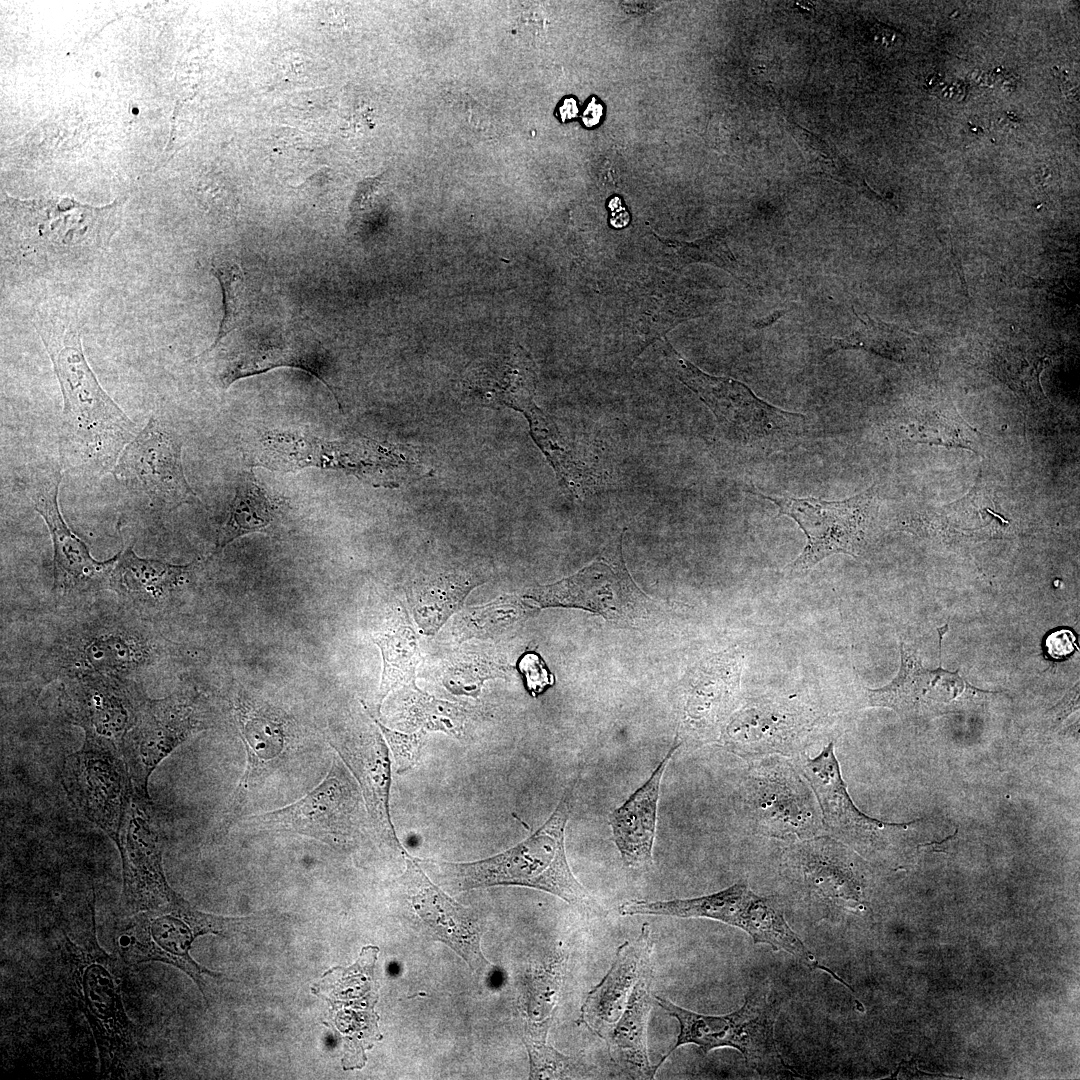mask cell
I'll return each instance as SVG.
<instances>
[{
    "mask_svg": "<svg viewBox=\"0 0 1080 1080\" xmlns=\"http://www.w3.org/2000/svg\"><path fill=\"white\" fill-rule=\"evenodd\" d=\"M35 327L60 384L68 437L88 459L111 463L136 436V426L96 379L76 318L67 309H45L37 313Z\"/></svg>",
    "mask_w": 1080,
    "mask_h": 1080,
    "instance_id": "6da1fadb",
    "label": "cell"
},
{
    "mask_svg": "<svg viewBox=\"0 0 1080 1080\" xmlns=\"http://www.w3.org/2000/svg\"><path fill=\"white\" fill-rule=\"evenodd\" d=\"M576 781L566 787L547 821L514 847L473 862L419 858L418 862L438 884L454 892L517 885L548 892L572 905L588 904L591 898L569 867L564 842Z\"/></svg>",
    "mask_w": 1080,
    "mask_h": 1080,
    "instance_id": "7a4b0ae2",
    "label": "cell"
},
{
    "mask_svg": "<svg viewBox=\"0 0 1080 1080\" xmlns=\"http://www.w3.org/2000/svg\"><path fill=\"white\" fill-rule=\"evenodd\" d=\"M769 989L751 988L742 1007L726 1015H703L654 996V1001L679 1023L675 1045L654 1066L657 1071L671 1053L686 1044L698 1046L704 1054L731 1047L738 1050L748 1067L761 1076L778 1078L797 1075L781 1057L774 1038L778 1004L770 1001Z\"/></svg>",
    "mask_w": 1080,
    "mask_h": 1080,
    "instance_id": "3957f363",
    "label": "cell"
},
{
    "mask_svg": "<svg viewBox=\"0 0 1080 1080\" xmlns=\"http://www.w3.org/2000/svg\"><path fill=\"white\" fill-rule=\"evenodd\" d=\"M667 363L675 376L711 410L724 435L746 447L771 449L796 439L805 416L767 403L740 381L709 375L666 340Z\"/></svg>",
    "mask_w": 1080,
    "mask_h": 1080,
    "instance_id": "277c9868",
    "label": "cell"
},
{
    "mask_svg": "<svg viewBox=\"0 0 1080 1080\" xmlns=\"http://www.w3.org/2000/svg\"><path fill=\"white\" fill-rule=\"evenodd\" d=\"M117 940V951L127 964L158 961L185 972L197 984L204 999V976L220 978L221 974L200 966L190 955L194 940L205 934L230 937L242 931L253 917L227 918L201 912L180 897L165 910L147 911L133 915Z\"/></svg>",
    "mask_w": 1080,
    "mask_h": 1080,
    "instance_id": "5b68a950",
    "label": "cell"
},
{
    "mask_svg": "<svg viewBox=\"0 0 1080 1080\" xmlns=\"http://www.w3.org/2000/svg\"><path fill=\"white\" fill-rule=\"evenodd\" d=\"M621 916L660 915L680 918H708L747 932L755 943L783 950L810 968L823 966L791 929L780 906L754 893L746 884H734L719 892L669 901L630 900L618 907Z\"/></svg>",
    "mask_w": 1080,
    "mask_h": 1080,
    "instance_id": "8992f818",
    "label": "cell"
},
{
    "mask_svg": "<svg viewBox=\"0 0 1080 1080\" xmlns=\"http://www.w3.org/2000/svg\"><path fill=\"white\" fill-rule=\"evenodd\" d=\"M72 954V980L79 1006L92 1030L102 1074H117L129 1063L135 1047L133 1025L112 972L116 958L106 954L92 937L87 950L67 939Z\"/></svg>",
    "mask_w": 1080,
    "mask_h": 1080,
    "instance_id": "52a82bcc",
    "label": "cell"
},
{
    "mask_svg": "<svg viewBox=\"0 0 1080 1080\" xmlns=\"http://www.w3.org/2000/svg\"><path fill=\"white\" fill-rule=\"evenodd\" d=\"M46 214L30 211L19 227L5 235L2 253L5 259L36 270L70 267L92 260L108 246L110 228L102 226L95 212L69 218L68 214L44 208Z\"/></svg>",
    "mask_w": 1080,
    "mask_h": 1080,
    "instance_id": "ba28073f",
    "label": "cell"
},
{
    "mask_svg": "<svg viewBox=\"0 0 1080 1080\" xmlns=\"http://www.w3.org/2000/svg\"><path fill=\"white\" fill-rule=\"evenodd\" d=\"M758 495L778 507V516L792 518L806 536L803 551L788 566L792 573L804 572L833 554L856 556L876 496L873 487L838 501Z\"/></svg>",
    "mask_w": 1080,
    "mask_h": 1080,
    "instance_id": "9c48e42d",
    "label": "cell"
},
{
    "mask_svg": "<svg viewBox=\"0 0 1080 1080\" xmlns=\"http://www.w3.org/2000/svg\"><path fill=\"white\" fill-rule=\"evenodd\" d=\"M116 845L122 861L124 912L165 910L181 897L168 884L157 817L149 796L133 791Z\"/></svg>",
    "mask_w": 1080,
    "mask_h": 1080,
    "instance_id": "30bf717a",
    "label": "cell"
},
{
    "mask_svg": "<svg viewBox=\"0 0 1080 1080\" xmlns=\"http://www.w3.org/2000/svg\"><path fill=\"white\" fill-rule=\"evenodd\" d=\"M61 777L74 806L116 842L134 791L121 750L85 739L66 757Z\"/></svg>",
    "mask_w": 1080,
    "mask_h": 1080,
    "instance_id": "8fae6325",
    "label": "cell"
},
{
    "mask_svg": "<svg viewBox=\"0 0 1080 1080\" xmlns=\"http://www.w3.org/2000/svg\"><path fill=\"white\" fill-rule=\"evenodd\" d=\"M206 720L203 707L191 696L147 700L121 746L134 791L149 796L154 769L188 737L206 728Z\"/></svg>",
    "mask_w": 1080,
    "mask_h": 1080,
    "instance_id": "7c38bea8",
    "label": "cell"
},
{
    "mask_svg": "<svg viewBox=\"0 0 1080 1080\" xmlns=\"http://www.w3.org/2000/svg\"><path fill=\"white\" fill-rule=\"evenodd\" d=\"M403 857L406 867L398 882L423 930L455 951L473 973L484 978L492 976L496 967L482 952V925L477 913L432 882L418 858L407 852Z\"/></svg>",
    "mask_w": 1080,
    "mask_h": 1080,
    "instance_id": "4fadbf2b",
    "label": "cell"
},
{
    "mask_svg": "<svg viewBox=\"0 0 1080 1080\" xmlns=\"http://www.w3.org/2000/svg\"><path fill=\"white\" fill-rule=\"evenodd\" d=\"M182 444L156 419L125 446L114 475L131 492L146 496L151 503L175 508L191 498H198L183 470Z\"/></svg>",
    "mask_w": 1080,
    "mask_h": 1080,
    "instance_id": "5bb4252c",
    "label": "cell"
},
{
    "mask_svg": "<svg viewBox=\"0 0 1080 1080\" xmlns=\"http://www.w3.org/2000/svg\"><path fill=\"white\" fill-rule=\"evenodd\" d=\"M248 824L261 830L287 831L331 845L350 841L358 832V795L336 766L299 801L281 809L249 816Z\"/></svg>",
    "mask_w": 1080,
    "mask_h": 1080,
    "instance_id": "9a60e30c",
    "label": "cell"
},
{
    "mask_svg": "<svg viewBox=\"0 0 1080 1080\" xmlns=\"http://www.w3.org/2000/svg\"><path fill=\"white\" fill-rule=\"evenodd\" d=\"M147 700L133 683L103 674L78 677L61 696L68 720L84 730L86 740L120 750Z\"/></svg>",
    "mask_w": 1080,
    "mask_h": 1080,
    "instance_id": "2e32d148",
    "label": "cell"
},
{
    "mask_svg": "<svg viewBox=\"0 0 1080 1080\" xmlns=\"http://www.w3.org/2000/svg\"><path fill=\"white\" fill-rule=\"evenodd\" d=\"M61 472L53 471L33 483L30 498L35 510L47 524L54 547V586L59 589L84 588L111 577L118 554L106 561H97L86 544L66 525L58 507Z\"/></svg>",
    "mask_w": 1080,
    "mask_h": 1080,
    "instance_id": "e0dca14e",
    "label": "cell"
},
{
    "mask_svg": "<svg viewBox=\"0 0 1080 1080\" xmlns=\"http://www.w3.org/2000/svg\"><path fill=\"white\" fill-rule=\"evenodd\" d=\"M651 929L644 923L633 940L620 945L606 975L587 994L580 1020L598 1037L609 1040L645 962L651 958Z\"/></svg>",
    "mask_w": 1080,
    "mask_h": 1080,
    "instance_id": "ac0fdd59",
    "label": "cell"
},
{
    "mask_svg": "<svg viewBox=\"0 0 1080 1080\" xmlns=\"http://www.w3.org/2000/svg\"><path fill=\"white\" fill-rule=\"evenodd\" d=\"M809 728L805 714L788 704L752 703L734 717L725 744L745 758L788 753L798 748Z\"/></svg>",
    "mask_w": 1080,
    "mask_h": 1080,
    "instance_id": "d6986e66",
    "label": "cell"
},
{
    "mask_svg": "<svg viewBox=\"0 0 1080 1080\" xmlns=\"http://www.w3.org/2000/svg\"><path fill=\"white\" fill-rule=\"evenodd\" d=\"M901 666L898 675L888 685L866 690L870 706L887 707L902 716L948 704L971 688L957 672L939 667L930 671L922 667L919 658L901 644Z\"/></svg>",
    "mask_w": 1080,
    "mask_h": 1080,
    "instance_id": "ffe728a7",
    "label": "cell"
},
{
    "mask_svg": "<svg viewBox=\"0 0 1080 1080\" xmlns=\"http://www.w3.org/2000/svg\"><path fill=\"white\" fill-rule=\"evenodd\" d=\"M331 744L358 780L375 832L389 847L402 855L406 853L391 821L390 760L381 736L375 732L369 738L332 740Z\"/></svg>",
    "mask_w": 1080,
    "mask_h": 1080,
    "instance_id": "44dd1931",
    "label": "cell"
},
{
    "mask_svg": "<svg viewBox=\"0 0 1080 1080\" xmlns=\"http://www.w3.org/2000/svg\"><path fill=\"white\" fill-rule=\"evenodd\" d=\"M805 777L814 790L828 829L850 841L867 840L896 824L885 823L861 812L853 803L842 779L833 742L815 758L802 763Z\"/></svg>",
    "mask_w": 1080,
    "mask_h": 1080,
    "instance_id": "7402d4cb",
    "label": "cell"
},
{
    "mask_svg": "<svg viewBox=\"0 0 1080 1080\" xmlns=\"http://www.w3.org/2000/svg\"><path fill=\"white\" fill-rule=\"evenodd\" d=\"M678 746L675 742L649 779L609 815L615 844L628 868L647 869L652 864L661 779Z\"/></svg>",
    "mask_w": 1080,
    "mask_h": 1080,
    "instance_id": "603a6c76",
    "label": "cell"
},
{
    "mask_svg": "<svg viewBox=\"0 0 1080 1080\" xmlns=\"http://www.w3.org/2000/svg\"><path fill=\"white\" fill-rule=\"evenodd\" d=\"M278 367L304 370L318 378L333 393L327 381V363L317 344L301 337L277 336L241 344L227 356L220 381L224 388L235 381Z\"/></svg>",
    "mask_w": 1080,
    "mask_h": 1080,
    "instance_id": "cb8c5ba5",
    "label": "cell"
},
{
    "mask_svg": "<svg viewBox=\"0 0 1080 1080\" xmlns=\"http://www.w3.org/2000/svg\"><path fill=\"white\" fill-rule=\"evenodd\" d=\"M653 964L648 959L634 985L627 1004L607 1041L614 1061L633 1078L652 1079L656 1074L647 1052L648 1018L652 995Z\"/></svg>",
    "mask_w": 1080,
    "mask_h": 1080,
    "instance_id": "d4e9b609",
    "label": "cell"
},
{
    "mask_svg": "<svg viewBox=\"0 0 1080 1080\" xmlns=\"http://www.w3.org/2000/svg\"><path fill=\"white\" fill-rule=\"evenodd\" d=\"M467 379L470 390L485 404H504L523 414L536 406V367L521 346L473 368Z\"/></svg>",
    "mask_w": 1080,
    "mask_h": 1080,
    "instance_id": "484cf974",
    "label": "cell"
},
{
    "mask_svg": "<svg viewBox=\"0 0 1080 1080\" xmlns=\"http://www.w3.org/2000/svg\"><path fill=\"white\" fill-rule=\"evenodd\" d=\"M481 579L467 572H445L421 580L413 589V614L425 634H434L463 604L465 597Z\"/></svg>",
    "mask_w": 1080,
    "mask_h": 1080,
    "instance_id": "4316f807",
    "label": "cell"
},
{
    "mask_svg": "<svg viewBox=\"0 0 1080 1080\" xmlns=\"http://www.w3.org/2000/svg\"><path fill=\"white\" fill-rule=\"evenodd\" d=\"M238 721L247 748V767L239 794L236 795V809L245 800V794L253 785L254 779L269 769V763L281 755L285 745L283 722L268 709L238 712Z\"/></svg>",
    "mask_w": 1080,
    "mask_h": 1080,
    "instance_id": "83f0119b",
    "label": "cell"
},
{
    "mask_svg": "<svg viewBox=\"0 0 1080 1080\" xmlns=\"http://www.w3.org/2000/svg\"><path fill=\"white\" fill-rule=\"evenodd\" d=\"M278 505L252 472L244 475L231 501L229 515L217 540V551L235 539L267 529L275 520Z\"/></svg>",
    "mask_w": 1080,
    "mask_h": 1080,
    "instance_id": "f1b7e54d",
    "label": "cell"
},
{
    "mask_svg": "<svg viewBox=\"0 0 1080 1080\" xmlns=\"http://www.w3.org/2000/svg\"><path fill=\"white\" fill-rule=\"evenodd\" d=\"M189 567L140 558L129 547L118 553L110 582L124 592L157 598L180 583Z\"/></svg>",
    "mask_w": 1080,
    "mask_h": 1080,
    "instance_id": "f546056e",
    "label": "cell"
},
{
    "mask_svg": "<svg viewBox=\"0 0 1080 1080\" xmlns=\"http://www.w3.org/2000/svg\"><path fill=\"white\" fill-rule=\"evenodd\" d=\"M373 641L381 650L384 665L379 689L380 707L388 693L399 685L415 687L419 647L413 628L404 622L374 635Z\"/></svg>",
    "mask_w": 1080,
    "mask_h": 1080,
    "instance_id": "4dcf8cb0",
    "label": "cell"
},
{
    "mask_svg": "<svg viewBox=\"0 0 1080 1080\" xmlns=\"http://www.w3.org/2000/svg\"><path fill=\"white\" fill-rule=\"evenodd\" d=\"M859 326L850 335L833 339L832 351L864 349L882 357L907 362L915 350L917 335L894 324L858 315Z\"/></svg>",
    "mask_w": 1080,
    "mask_h": 1080,
    "instance_id": "1f68e13d",
    "label": "cell"
},
{
    "mask_svg": "<svg viewBox=\"0 0 1080 1080\" xmlns=\"http://www.w3.org/2000/svg\"><path fill=\"white\" fill-rule=\"evenodd\" d=\"M564 967V959L557 957L532 973L524 996L523 1030H549L556 1009Z\"/></svg>",
    "mask_w": 1080,
    "mask_h": 1080,
    "instance_id": "d6a6232c",
    "label": "cell"
},
{
    "mask_svg": "<svg viewBox=\"0 0 1080 1080\" xmlns=\"http://www.w3.org/2000/svg\"><path fill=\"white\" fill-rule=\"evenodd\" d=\"M408 712L412 722L421 729L441 731L458 739L466 737L472 715L470 709L436 699L416 686L413 688Z\"/></svg>",
    "mask_w": 1080,
    "mask_h": 1080,
    "instance_id": "836d02e7",
    "label": "cell"
},
{
    "mask_svg": "<svg viewBox=\"0 0 1080 1080\" xmlns=\"http://www.w3.org/2000/svg\"><path fill=\"white\" fill-rule=\"evenodd\" d=\"M521 614L520 603L504 596L461 613L454 625V633L459 640L494 637L518 620Z\"/></svg>",
    "mask_w": 1080,
    "mask_h": 1080,
    "instance_id": "e575fe53",
    "label": "cell"
},
{
    "mask_svg": "<svg viewBox=\"0 0 1080 1080\" xmlns=\"http://www.w3.org/2000/svg\"><path fill=\"white\" fill-rule=\"evenodd\" d=\"M212 274L219 281L223 292L224 314L212 351L245 319L249 310V295L242 268L234 261L218 259L211 264Z\"/></svg>",
    "mask_w": 1080,
    "mask_h": 1080,
    "instance_id": "d590c367",
    "label": "cell"
},
{
    "mask_svg": "<svg viewBox=\"0 0 1080 1080\" xmlns=\"http://www.w3.org/2000/svg\"><path fill=\"white\" fill-rule=\"evenodd\" d=\"M530 1079H583L594 1074L584 1059L562 1054L547 1044V1036L523 1035Z\"/></svg>",
    "mask_w": 1080,
    "mask_h": 1080,
    "instance_id": "8d00e7d4",
    "label": "cell"
},
{
    "mask_svg": "<svg viewBox=\"0 0 1080 1080\" xmlns=\"http://www.w3.org/2000/svg\"><path fill=\"white\" fill-rule=\"evenodd\" d=\"M503 667L485 655L462 654L445 666L442 683L453 694L477 697L485 680L502 676Z\"/></svg>",
    "mask_w": 1080,
    "mask_h": 1080,
    "instance_id": "74e56055",
    "label": "cell"
},
{
    "mask_svg": "<svg viewBox=\"0 0 1080 1080\" xmlns=\"http://www.w3.org/2000/svg\"><path fill=\"white\" fill-rule=\"evenodd\" d=\"M949 413H931L930 416L922 417L916 424L908 428L910 437L917 442H926L944 446H960L969 448L970 441L965 438L963 426H966L960 417Z\"/></svg>",
    "mask_w": 1080,
    "mask_h": 1080,
    "instance_id": "f35d334b",
    "label": "cell"
},
{
    "mask_svg": "<svg viewBox=\"0 0 1080 1080\" xmlns=\"http://www.w3.org/2000/svg\"><path fill=\"white\" fill-rule=\"evenodd\" d=\"M669 246L681 264L702 261L730 272L735 268L736 260L722 238L710 237L693 243L672 242Z\"/></svg>",
    "mask_w": 1080,
    "mask_h": 1080,
    "instance_id": "ab89813d",
    "label": "cell"
},
{
    "mask_svg": "<svg viewBox=\"0 0 1080 1080\" xmlns=\"http://www.w3.org/2000/svg\"><path fill=\"white\" fill-rule=\"evenodd\" d=\"M120 638L98 639L87 646L85 662L92 669L108 670L124 667L135 662L141 652Z\"/></svg>",
    "mask_w": 1080,
    "mask_h": 1080,
    "instance_id": "60d3db41",
    "label": "cell"
},
{
    "mask_svg": "<svg viewBox=\"0 0 1080 1080\" xmlns=\"http://www.w3.org/2000/svg\"><path fill=\"white\" fill-rule=\"evenodd\" d=\"M370 717L379 727L393 753L396 771L402 774L416 764L424 744L426 731L421 729L412 734L391 730L379 722L372 714Z\"/></svg>",
    "mask_w": 1080,
    "mask_h": 1080,
    "instance_id": "b9f144b4",
    "label": "cell"
},
{
    "mask_svg": "<svg viewBox=\"0 0 1080 1080\" xmlns=\"http://www.w3.org/2000/svg\"><path fill=\"white\" fill-rule=\"evenodd\" d=\"M790 131L808 163L818 171L836 176V158L825 143L796 125H792Z\"/></svg>",
    "mask_w": 1080,
    "mask_h": 1080,
    "instance_id": "7bdbcfd3",
    "label": "cell"
},
{
    "mask_svg": "<svg viewBox=\"0 0 1080 1080\" xmlns=\"http://www.w3.org/2000/svg\"><path fill=\"white\" fill-rule=\"evenodd\" d=\"M519 670L525 678L527 689L533 696L542 693L547 686L554 683L553 675L536 653L525 654L519 662Z\"/></svg>",
    "mask_w": 1080,
    "mask_h": 1080,
    "instance_id": "ee69618b",
    "label": "cell"
},
{
    "mask_svg": "<svg viewBox=\"0 0 1080 1080\" xmlns=\"http://www.w3.org/2000/svg\"><path fill=\"white\" fill-rule=\"evenodd\" d=\"M1076 649V636L1069 628H1057L1051 631L1044 640L1045 654L1053 660L1067 659Z\"/></svg>",
    "mask_w": 1080,
    "mask_h": 1080,
    "instance_id": "f6af8a7d",
    "label": "cell"
},
{
    "mask_svg": "<svg viewBox=\"0 0 1080 1080\" xmlns=\"http://www.w3.org/2000/svg\"><path fill=\"white\" fill-rule=\"evenodd\" d=\"M601 116L602 106L597 104L593 99L583 113L582 119L586 126H594L600 121Z\"/></svg>",
    "mask_w": 1080,
    "mask_h": 1080,
    "instance_id": "bcb514c9",
    "label": "cell"
},
{
    "mask_svg": "<svg viewBox=\"0 0 1080 1080\" xmlns=\"http://www.w3.org/2000/svg\"><path fill=\"white\" fill-rule=\"evenodd\" d=\"M1054 72L1056 74V77L1059 79L1060 87H1061V90L1063 91V93L1067 97H1071V96L1075 97V94L1077 93V92H1075V90H1076L1075 86L1072 85L1073 83L1070 82V80L1068 79L1066 74L1061 69H1058L1057 67H1055Z\"/></svg>",
    "mask_w": 1080,
    "mask_h": 1080,
    "instance_id": "7dc6e473",
    "label": "cell"
},
{
    "mask_svg": "<svg viewBox=\"0 0 1080 1080\" xmlns=\"http://www.w3.org/2000/svg\"><path fill=\"white\" fill-rule=\"evenodd\" d=\"M622 4L628 13H645L653 6V3L649 2H624Z\"/></svg>",
    "mask_w": 1080,
    "mask_h": 1080,
    "instance_id": "c3c4849f",
    "label": "cell"
},
{
    "mask_svg": "<svg viewBox=\"0 0 1080 1080\" xmlns=\"http://www.w3.org/2000/svg\"><path fill=\"white\" fill-rule=\"evenodd\" d=\"M577 105L574 99H566L563 106L560 108L561 117L564 121L566 118H572L577 114Z\"/></svg>",
    "mask_w": 1080,
    "mask_h": 1080,
    "instance_id": "681fc988",
    "label": "cell"
}]
</instances>
